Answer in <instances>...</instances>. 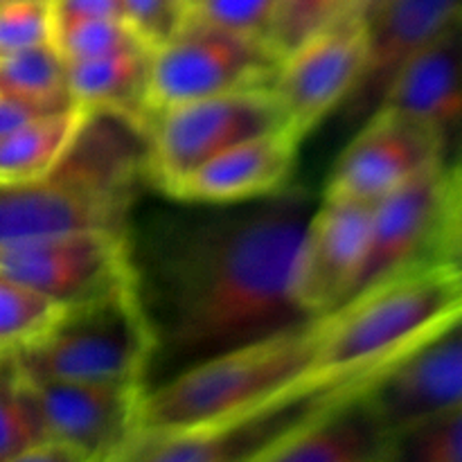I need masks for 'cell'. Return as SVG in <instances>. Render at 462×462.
<instances>
[{
    "instance_id": "8",
    "label": "cell",
    "mask_w": 462,
    "mask_h": 462,
    "mask_svg": "<svg viewBox=\"0 0 462 462\" xmlns=\"http://www.w3.org/2000/svg\"><path fill=\"white\" fill-rule=\"evenodd\" d=\"M0 278L32 289L61 310L88 305L135 284L126 233L81 230L0 246Z\"/></svg>"
},
{
    "instance_id": "5",
    "label": "cell",
    "mask_w": 462,
    "mask_h": 462,
    "mask_svg": "<svg viewBox=\"0 0 462 462\" xmlns=\"http://www.w3.org/2000/svg\"><path fill=\"white\" fill-rule=\"evenodd\" d=\"M386 370L320 374L257 409L206 427L135 436L111 462H260Z\"/></svg>"
},
{
    "instance_id": "15",
    "label": "cell",
    "mask_w": 462,
    "mask_h": 462,
    "mask_svg": "<svg viewBox=\"0 0 462 462\" xmlns=\"http://www.w3.org/2000/svg\"><path fill=\"white\" fill-rule=\"evenodd\" d=\"M379 106L431 129L442 167L462 174V16L402 66Z\"/></svg>"
},
{
    "instance_id": "37",
    "label": "cell",
    "mask_w": 462,
    "mask_h": 462,
    "mask_svg": "<svg viewBox=\"0 0 462 462\" xmlns=\"http://www.w3.org/2000/svg\"><path fill=\"white\" fill-rule=\"evenodd\" d=\"M5 3H7V0H0V5H5Z\"/></svg>"
},
{
    "instance_id": "7",
    "label": "cell",
    "mask_w": 462,
    "mask_h": 462,
    "mask_svg": "<svg viewBox=\"0 0 462 462\" xmlns=\"http://www.w3.org/2000/svg\"><path fill=\"white\" fill-rule=\"evenodd\" d=\"M280 66L282 57L269 39L183 23L170 41L152 52L149 113L153 117L194 99L273 88Z\"/></svg>"
},
{
    "instance_id": "28",
    "label": "cell",
    "mask_w": 462,
    "mask_h": 462,
    "mask_svg": "<svg viewBox=\"0 0 462 462\" xmlns=\"http://www.w3.org/2000/svg\"><path fill=\"white\" fill-rule=\"evenodd\" d=\"M278 0H189L183 23L269 39Z\"/></svg>"
},
{
    "instance_id": "30",
    "label": "cell",
    "mask_w": 462,
    "mask_h": 462,
    "mask_svg": "<svg viewBox=\"0 0 462 462\" xmlns=\"http://www.w3.org/2000/svg\"><path fill=\"white\" fill-rule=\"evenodd\" d=\"M122 16L149 48L156 50L179 32L185 12L176 0H122Z\"/></svg>"
},
{
    "instance_id": "11",
    "label": "cell",
    "mask_w": 462,
    "mask_h": 462,
    "mask_svg": "<svg viewBox=\"0 0 462 462\" xmlns=\"http://www.w3.org/2000/svg\"><path fill=\"white\" fill-rule=\"evenodd\" d=\"M440 167V144L429 126L395 108L379 106L355 129V138L334 162L323 194L377 203Z\"/></svg>"
},
{
    "instance_id": "35",
    "label": "cell",
    "mask_w": 462,
    "mask_h": 462,
    "mask_svg": "<svg viewBox=\"0 0 462 462\" xmlns=\"http://www.w3.org/2000/svg\"><path fill=\"white\" fill-rule=\"evenodd\" d=\"M383 3H386V0H355V5H352V12L347 18H355V21H361L365 25V23H368V18L373 16V14L377 12Z\"/></svg>"
},
{
    "instance_id": "33",
    "label": "cell",
    "mask_w": 462,
    "mask_h": 462,
    "mask_svg": "<svg viewBox=\"0 0 462 462\" xmlns=\"http://www.w3.org/2000/svg\"><path fill=\"white\" fill-rule=\"evenodd\" d=\"M7 462H93L86 456H81L79 451L70 449V447L57 445V442H41V445L30 447L23 454L14 456Z\"/></svg>"
},
{
    "instance_id": "36",
    "label": "cell",
    "mask_w": 462,
    "mask_h": 462,
    "mask_svg": "<svg viewBox=\"0 0 462 462\" xmlns=\"http://www.w3.org/2000/svg\"><path fill=\"white\" fill-rule=\"evenodd\" d=\"M176 3H179L180 7H183V12H185V9H188V5H189V0H176Z\"/></svg>"
},
{
    "instance_id": "31",
    "label": "cell",
    "mask_w": 462,
    "mask_h": 462,
    "mask_svg": "<svg viewBox=\"0 0 462 462\" xmlns=\"http://www.w3.org/2000/svg\"><path fill=\"white\" fill-rule=\"evenodd\" d=\"M54 23L75 18H125L122 0H52Z\"/></svg>"
},
{
    "instance_id": "19",
    "label": "cell",
    "mask_w": 462,
    "mask_h": 462,
    "mask_svg": "<svg viewBox=\"0 0 462 462\" xmlns=\"http://www.w3.org/2000/svg\"><path fill=\"white\" fill-rule=\"evenodd\" d=\"M391 433L368 400L347 397L260 462H383Z\"/></svg>"
},
{
    "instance_id": "14",
    "label": "cell",
    "mask_w": 462,
    "mask_h": 462,
    "mask_svg": "<svg viewBox=\"0 0 462 462\" xmlns=\"http://www.w3.org/2000/svg\"><path fill=\"white\" fill-rule=\"evenodd\" d=\"M374 203L323 194L302 233L293 296L310 319L329 314L350 298L368 242Z\"/></svg>"
},
{
    "instance_id": "22",
    "label": "cell",
    "mask_w": 462,
    "mask_h": 462,
    "mask_svg": "<svg viewBox=\"0 0 462 462\" xmlns=\"http://www.w3.org/2000/svg\"><path fill=\"white\" fill-rule=\"evenodd\" d=\"M0 95L48 113L75 106L68 88L66 59L54 41L0 59Z\"/></svg>"
},
{
    "instance_id": "27",
    "label": "cell",
    "mask_w": 462,
    "mask_h": 462,
    "mask_svg": "<svg viewBox=\"0 0 462 462\" xmlns=\"http://www.w3.org/2000/svg\"><path fill=\"white\" fill-rule=\"evenodd\" d=\"M355 0H278L269 41L280 57L350 16Z\"/></svg>"
},
{
    "instance_id": "32",
    "label": "cell",
    "mask_w": 462,
    "mask_h": 462,
    "mask_svg": "<svg viewBox=\"0 0 462 462\" xmlns=\"http://www.w3.org/2000/svg\"><path fill=\"white\" fill-rule=\"evenodd\" d=\"M41 116H48V111H41V108L32 106V104L18 102V99L3 97L0 95V138H5L12 131H16L18 126L27 125L30 120Z\"/></svg>"
},
{
    "instance_id": "18",
    "label": "cell",
    "mask_w": 462,
    "mask_h": 462,
    "mask_svg": "<svg viewBox=\"0 0 462 462\" xmlns=\"http://www.w3.org/2000/svg\"><path fill=\"white\" fill-rule=\"evenodd\" d=\"M302 140L289 129L255 135L208 161L167 192L192 206H239L291 183Z\"/></svg>"
},
{
    "instance_id": "6",
    "label": "cell",
    "mask_w": 462,
    "mask_h": 462,
    "mask_svg": "<svg viewBox=\"0 0 462 462\" xmlns=\"http://www.w3.org/2000/svg\"><path fill=\"white\" fill-rule=\"evenodd\" d=\"M282 129H289L287 117L273 88H248L194 99L152 117L144 170L167 194L226 149Z\"/></svg>"
},
{
    "instance_id": "20",
    "label": "cell",
    "mask_w": 462,
    "mask_h": 462,
    "mask_svg": "<svg viewBox=\"0 0 462 462\" xmlns=\"http://www.w3.org/2000/svg\"><path fill=\"white\" fill-rule=\"evenodd\" d=\"M149 48L126 50L106 57L66 61L68 88L75 106L86 113H106L135 122L147 131L149 113Z\"/></svg>"
},
{
    "instance_id": "24",
    "label": "cell",
    "mask_w": 462,
    "mask_h": 462,
    "mask_svg": "<svg viewBox=\"0 0 462 462\" xmlns=\"http://www.w3.org/2000/svg\"><path fill=\"white\" fill-rule=\"evenodd\" d=\"M41 442H45L43 431L27 379L18 368L16 356L0 355V462L12 460Z\"/></svg>"
},
{
    "instance_id": "1",
    "label": "cell",
    "mask_w": 462,
    "mask_h": 462,
    "mask_svg": "<svg viewBox=\"0 0 462 462\" xmlns=\"http://www.w3.org/2000/svg\"><path fill=\"white\" fill-rule=\"evenodd\" d=\"M316 203L310 189L289 183L271 197L179 221L153 239L147 269L134 266L156 334L158 382L310 320L293 296V273Z\"/></svg>"
},
{
    "instance_id": "16",
    "label": "cell",
    "mask_w": 462,
    "mask_h": 462,
    "mask_svg": "<svg viewBox=\"0 0 462 462\" xmlns=\"http://www.w3.org/2000/svg\"><path fill=\"white\" fill-rule=\"evenodd\" d=\"M460 16L462 0H386L365 23L364 75L341 106L347 129L377 111L402 66Z\"/></svg>"
},
{
    "instance_id": "34",
    "label": "cell",
    "mask_w": 462,
    "mask_h": 462,
    "mask_svg": "<svg viewBox=\"0 0 462 462\" xmlns=\"http://www.w3.org/2000/svg\"><path fill=\"white\" fill-rule=\"evenodd\" d=\"M449 262L462 266V174H458V179H456L454 206H451Z\"/></svg>"
},
{
    "instance_id": "12",
    "label": "cell",
    "mask_w": 462,
    "mask_h": 462,
    "mask_svg": "<svg viewBox=\"0 0 462 462\" xmlns=\"http://www.w3.org/2000/svg\"><path fill=\"white\" fill-rule=\"evenodd\" d=\"M27 386L45 442L111 462L138 436L144 386L50 379H27Z\"/></svg>"
},
{
    "instance_id": "13",
    "label": "cell",
    "mask_w": 462,
    "mask_h": 462,
    "mask_svg": "<svg viewBox=\"0 0 462 462\" xmlns=\"http://www.w3.org/2000/svg\"><path fill=\"white\" fill-rule=\"evenodd\" d=\"M365 57V25L343 18L282 59L273 93L296 138L305 140L347 102L364 75Z\"/></svg>"
},
{
    "instance_id": "26",
    "label": "cell",
    "mask_w": 462,
    "mask_h": 462,
    "mask_svg": "<svg viewBox=\"0 0 462 462\" xmlns=\"http://www.w3.org/2000/svg\"><path fill=\"white\" fill-rule=\"evenodd\" d=\"M54 45L66 61L149 48L125 18H75L54 23Z\"/></svg>"
},
{
    "instance_id": "25",
    "label": "cell",
    "mask_w": 462,
    "mask_h": 462,
    "mask_svg": "<svg viewBox=\"0 0 462 462\" xmlns=\"http://www.w3.org/2000/svg\"><path fill=\"white\" fill-rule=\"evenodd\" d=\"M383 462H462V409L391 433Z\"/></svg>"
},
{
    "instance_id": "4",
    "label": "cell",
    "mask_w": 462,
    "mask_h": 462,
    "mask_svg": "<svg viewBox=\"0 0 462 462\" xmlns=\"http://www.w3.org/2000/svg\"><path fill=\"white\" fill-rule=\"evenodd\" d=\"M27 379L90 383H149L156 359V334L134 287L72 307L48 334L16 352Z\"/></svg>"
},
{
    "instance_id": "10",
    "label": "cell",
    "mask_w": 462,
    "mask_h": 462,
    "mask_svg": "<svg viewBox=\"0 0 462 462\" xmlns=\"http://www.w3.org/2000/svg\"><path fill=\"white\" fill-rule=\"evenodd\" d=\"M131 192L57 170L45 179L0 180V246L81 230L126 233Z\"/></svg>"
},
{
    "instance_id": "23",
    "label": "cell",
    "mask_w": 462,
    "mask_h": 462,
    "mask_svg": "<svg viewBox=\"0 0 462 462\" xmlns=\"http://www.w3.org/2000/svg\"><path fill=\"white\" fill-rule=\"evenodd\" d=\"M63 311L41 293L0 278V355H16L39 341Z\"/></svg>"
},
{
    "instance_id": "9",
    "label": "cell",
    "mask_w": 462,
    "mask_h": 462,
    "mask_svg": "<svg viewBox=\"0 0 462 462\" xmlns=\"http://www.w3.org/2000/svg\"><path fill=\"white\" fill-rule=\"evenodd\" d=\"M456 179L458 174L440 167L374 203L364 262L350 298L415 266L449 262Z\"/></svg>"
},
{
    "instance_id": "17",
    "label": "cell",
    "mask_w": 462,
    "mask_h": 462,
    "mask_svg": "<svg viewBox=\"0 0 462 462\" xmlns=\"http://www.w3.org/2000/svg\"><path fill=\"white\" fill-rule=\"evenodd\" d=\"M368 400L388 433L462 409V319L388 368Z\"/></svg>"
},
{
    "instance_id": "29",
    "label": "cell",
    "mask_w": 462,
    "mask_h": 462,
    "mask_svg": "<svg viewBox=\"0 0 462 462\" xmlns=\"http://www.w3.org/2000/svg\"><path fill=\"white\" fill-rule=\"evenodd\" d=\"M54 41L52 0H7L0 5V59Z\"/></svg>"
},
{
    "instance_id": "21",
    "label": "cell",
    "mask_w": 462,
    "mask_h": 462,
    "mask_svg": "<svg viewBox=\"0 0 462 462\" xmlns=\"http://www.w3.org/2000/svg\"><path fill=\"white\" fill-rule=\"evenodd\" d=\"M88 113L79 106L48 113L0 138V180L45 179L61 167Z\"/></svg>"
},
{
    "instance_id": "2",
    "label": "cell",
    "mask_w": 462,
    "mask_h": 462,
    "mask_svg": "<svg viewBox=\"0 0 462 462\" xmlns=\"http://www.w3.org/2000/svg\"><path fill=\"white\" fill-rule=\"evenodd\" d=\"M319 337V319H310L153 383L140 404L138 436L221 422L320 377Z\"/></svg>"
},
{
    "instance_id": "3",
    "label": "cell",
    "mask_w": 462,
    "mask_h": 462,
    "mask_svg": "<svg viewBox=\"0 0 462 462\" xmlns=\"http://www.w3.org/2000/svg\"><path fill=\"white\" fill-rule=\"evenodd\" d=\"M462 319V266L433 262L382 280L319 316L320 374L386 370Z\"/></svg>"
}]
</instances>
